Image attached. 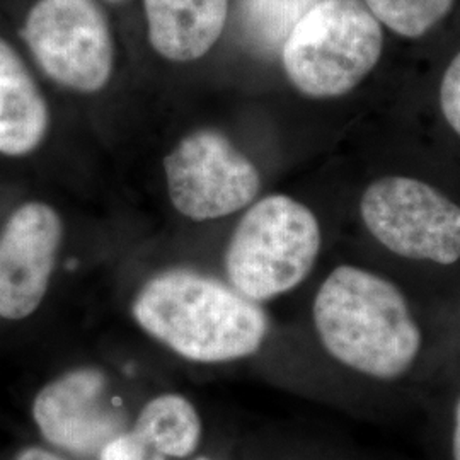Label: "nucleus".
I'll return each mask as SVG.
<instances>
[{
	"instance_id": "nucleus-3",
	"label": "nucleus",
	"mask_w": 460,
	"mask_h": 460,
	"mask_svg": "<svg viewBox=\"0 0 460 460\" xmlns=\"http://www.w3.org/2000/svg\"><path fill=\"white\" fill-rule=\"evenodd\" d=\"M319 220L287 195H270L249 207L226 251L229 283L252 302H268L296 288L321 251Z\"/></svg>"
},
{
	"instance_id": "nucleus-2",
	"label": "nucleus",
	"mask_w": 460,
	"mask_h": 460,
	"mask_svg": "<svg viewBox=\"0 0 460 460\" xmlns=\"http://www.w3.org/2000/svg\"><path fill=\"white\" fill-rule=\"evenodd\" d=\"M313 319L329 355L367 377H402L423 345L421 329L401 288L349 264L334 268L321 283Z\"/></svg>"
},
{
	"instance_id": "nucleus-12",
	"label": "nucleus",
	"mask_w": 460,
	"mask_h": 460,
	"mask_svg": "<svg viewBox=\"0 0 460 460\" xmlns=\"http://www.w3.org/2000/svg\"><path fill=\"white\" fill-rule=\"evenodd\" d=\"M133 431L165 457L182 459L197 450L201 420L184 395H157L144 406Z\"/></svg>"
},
{
	"instance_id": "nucleus-5",
	"label": "nucleus",
	"mask_w": 460,
	"mask_h": 460,
	"mask_svg": "<svg viewBox=\"0 0 460 460\" xmlns=\"http://www.w3.org/2000/svg\"><path fill=\"white\" fill-rule=\"evenodd\" d=\"M367 230L401 258L429 263L460 260V207L428 182L385 176L360 199Z\"/></svg>"
},
{
	"instance_id": "nucleus-15",
	"label": "nucleus",
	"mask_w": 460,
	"mask_h": 460,
	"mask_svg": "<svg viewBox=\"0 0 460 460\" xmlns=\"http://www.w3.org/2000/svg\"><path fill=\"white\" fill-rule=\"evenodd\" d=\"M99 460H165L157 448L148 444L137 431H125L106 445L99 454Z\"/></svg>"
},
{
	"instance_id": "nucleus-11",
	"label": "nucleus",
	"mask_w": 460,
	"mask_h": 460,
	"mask_svg": "<svg viewBox=\"0 0 460 460\" xmlns=\"http://www.w3.org/2000/svg\"><path fill=\"white\" fill-rule=\"evenodd\" d=\"M49 125V106L33 75L0 38V154L17 157L33 152Z\"/></svg>"
},
{
	"instance_id": "nucleus-4",
	"label": "nucleus",
	"mask_w": 460,
	"mask_h": 460,
	"mask_svg": "<svg viewBox=\"0 0 460 460\" xmlns=\"http://www.w3.org/2000/svg\"><path fill=\"white\" fill-rule=\"evenodd\" d=\"M382 47L380 22L362 0H319L285 41L281 64L304 96L340 98L376 68Z\"/></svg>"
},
{
	"instance_id": "nucleus-19",
	"label": "nucleus",
	"mask_w": 460,
	"mask_h": 460,
	"mask_svg": "<svg viewBox=\"0 0 460 460\" xmlns=\"http://www.w3.org/2000/svg\"><path fill=\"white\" fill-rule=\"evenodd\" d=\"M110 2H115V4H118V2H123V0H110Z\"/></svg>"
},
{
	"instance_id": "nucleus-7",
	"label": "nucleus",
	"mask_w": 460,
	"mask_h": 460,
	"mask_svg": "<svg viewBox=\"0 0 460 460\" xmlns=\"http://www.w3.org/2000/svg\"><path fill=\"white\" fill-rule=\"evenodd\" d=\"M164 172L172 207L197 222L235 214L261 190L256 165L214 128L181 138L165 155Z\"/></svg>"
},
{
	"instance_id": "nucleus-18",
	"label": "nucleus",
	"mask_w": 460,
	"mask_h": 460,
	"mask_svg": "<svg viewBox=\"0 0 460 460\" xmlns=\"http://www.w3.org/2000/svg\"><path fill=\"white\" fill-rule=\"evenodd\" d=\"M452 457L460 460V399L456 406V418H454V435H452Z\"/></svg>"
},
{
	"instance_id": "nucleus-17",
	"label": "nucleus",
	"mask_w": 460,
	"mask_h": 460,
	"mask_svg": "<svg viewBox=\"0 0 460 460\" xmlns=\"http://www.w3.org/2000/svg\"><path fill=\"white\" fill-rule=\"evenodd\" d=\"M16 460H64L60 459V457H57V456H53V454H49L47 450H43V448H36V447H31V448H26V450H22L19 456H17Z\"/></svg>"
},
{
	"instance_id": "nucleus-9",
	"label": "nucleus",
	"mask_w": 460,
	"mask_h": 460,
	"mask_svg": "<svg viewBox=\"0 0 460 460\" xmlns=\"http://www.w3.org/2000/svg\"><path fill=\"white\" fill-rule=\"evenodd\" d=\"M62 241V220L41 201H30L9 217L0 234V317L24 319L49 290Z\"/></svg>"
},
{
	"instance_id": "nucleus-13",
	"label": "nucleus",
	"mask_w": 460,
	"mask_h": 460,
	"mask_svg": "<svg viewBox=\"0 0 460 460\" xmlns=\"http://www.w3.org/2000/svg\"><path fill=\"white\" fill-rule=\"evenodd\" d=\"M319 0H235V19L247 45L261 55H281L300 19Z\"/></svg>"
},
{
	"instance_id": "nucleus-16",
	"label": "nucleus",
	"mask_w": 460,
	"mask_h": 460,
	"mask_svg": "<svg viewBox=\"0 0 460 460\" xmlns=\"http://www.w3.org/2000/svg\"><path fill=\"white\" fill-rule=\"evenodd\" d=\"M440 106L447 123L460 137V51L445 70L440 85Z\"/></svg>"
},
{
	"instance_id": "nucleus-20",
	"label": "nucleus",
	"mask_w": 460,
	"mask_h": 460,
	"mask_svg": "<svg viewBox=\"0 0 460 460\" xmlns=\"http://www.w3.org/2000/svg\"><path fill=\"white\" fill-rule=\"evenodd\" d=\"M201 460H205V459H201Z\"/></svg>"
},
{
	"instance_id": "nucleus-14",
	"label": "nucleus",
	"mask_w": 460,
	"mask_h": 460,
	"mask_svg": "<svg viewBox=\"0 0 460 460\" xmlns=\"http://www.w3.org/2000/svg\"><path fill=\"white\" fill-rule=\"evenodd\" d=\"M380 24L404 38H420L452 11L456 0H362Z\"/></svg>"
},
{
	"instance_id": "nucleus-8",
	"label": "nucleus",
	"mask_w": 460,
	"mask_h": 460,
	"mask_svg": "<svg viewBox=\"0 0 460 460\" xmlns=\"http://www.w3.org/2000/svg\"><path fill=\"white\" fill-rule=\"evenodd\" d=\"M33 416L49 444L85 457L99 456L127 431L98 368H75L49 382L34 399Z\"/></svg>"
},
{
	"instance_id": "nucleus-10",
	"label": "nucleus",
	"mask_w": 460,
	"mask_h": 460,
	"mask_svg": "<svg viewBox=\"0 0 460 460\" xmlns=\"http://www.w3.org/2000/svg\"><path fill=\"white\" fill-rule=\"evenodd\" d=\"M148 41L171 62L205 57L226 30L229 0H144Z\"/></svg>"
},
{
	"instance_id": "nucleus-1",
	"label": "nucleus",
	"mask_w": 460,
	"mask_h": 460,
	"mask_svg": "<svg viewBox=\"0 0 460 460\" xmlns=\"http://www.w3.org/2000/svg\"><path fill=\"white\" fill-rule=\"evenodd\" d=\"M133 319L154 340L198 363L252 357L263 346L268 317L232 285L193 270H167L133 300Z\"/></svg>"
},
{
	"instance_id": "nucleus-6",
	"label": "nucleus",
	"mask_w": 460,
	"mask_h": 460,
	"mask_svg": "<svg viewBox=\"0 0 460 460\" xmlns=\"http://www.w3.org/2000/svg\"><path fill=\"white\" fill-rule=\"evenodd\" d=\"M21 33L38 66L55 83L85 94L110 83L115 45L96 0H36Z\"/></svg>"
}]
</instances>
